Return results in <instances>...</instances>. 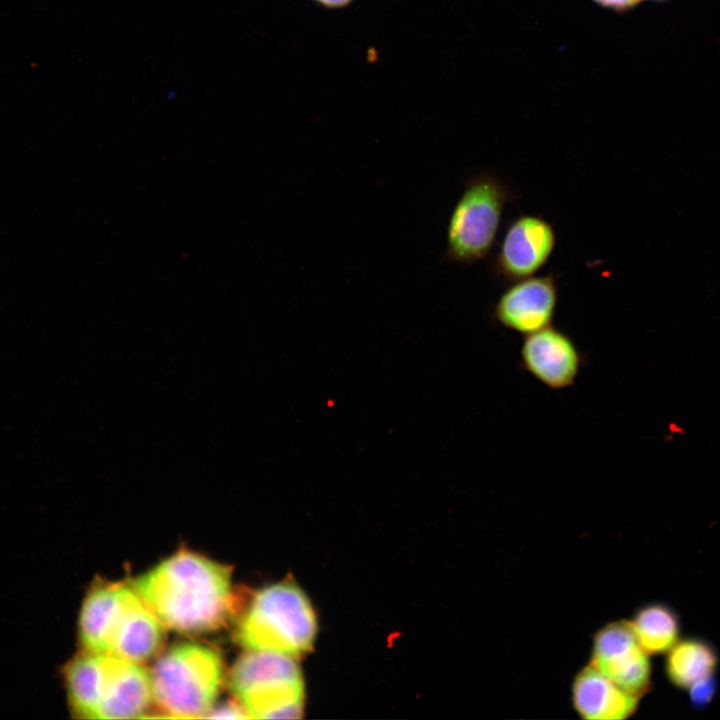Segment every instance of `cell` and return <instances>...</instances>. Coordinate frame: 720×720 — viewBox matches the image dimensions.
<instances>
[{
    "mask_svg": "<svg viewBox=\"0 0 720 720\" xmlns=\"http://www.w3.org/2000/svg\"><path fill=\"white\" fill-rule=\"evenodd\" d=\"M638 643L648 655L667 653L679 640L678 615L662 603L639 608L630 621Z\"/></svg>",
    "mask_w": 720,
    "mask_h": 720,
    "instance_id": "5bb4252c",
    "label": "cell"
},
{
    "mask_svg": "<svg viewBox=\"0 0 720 720\" xmlns=\"http://www.w3.org/2000/svg\"><path fill=\"white\" fill-rule=\"evenodd\" d=\"M598 4L615 10H626L637 5L641 0H594Z\"/></svg>",
    "mask_w": 720,
    "mask_h": 720,
    "instance_id": "e0dca14e",
    "label": "cell"
},
{
    "mask_svg": "<svg viewBox=\"0 0 720 720\" xmlns=\"http://www.w3.org/2000/svg\"><path fill=\"white\" fill-rule=\"evenodd\" d=\"M316 632L306 595L297 585L281 582L256 593L240 619L237 640L248 650L299 656L311 649Z\"/></svg>",
    "mask_w": 720,
    "mask_h": 720,
    "instance_id": "7a4b0ae2",
    "label": "cell"
},
{
    "mask_svg": "<svg viewBox=\"0 0 720 720\" xmlns=\"http://www.w3.org/2000/svg\"><path fill=\"white\" fill-rule=\"evenodd\" d=\"M510 192L499 177L487 172L467 180L448 221V260L472 264L488 255L494 245L505 204L511 199Z\"/></svg>",
    "mask_w": 720,
    "mask_h": 720,
    "instance_id": "5b68a950",
    "label": "cell"
},
{
    "mask_svg": "<svg viewBox=\"0 0 720 720\" xmlns=\"http://www.w3.org/2000/svg\"><path fill=\"white\" fill-rule=\"evenodd\" d=\"M130 585L164 627L181 633L219 629L236 608L231 568L185 548Z\"/></svg>",
    "mask_w": 720,
    "mask_h": 720,
    "instance_id": "6da1fadb",
    "label": "cell"
},
{
    "mask_svg": "<svg viewBox=\"0 0 720 720\" xmlns=\"http://www.w3.org/2000/svg\"><path fill=\"white\" fill-rule=\"evenodd\" d=\"M589 664L639 698L651 687L648 654L638 643L630 621L607 623L594 634Z\"/></svg>",
    "mask_w": 720,
    "mask_h": 720,
    "instance_id": "52a82bcc",
    "label": "cell"
},
{
    "mask_svg": "<svg viewBox=\"0 0 720 720\" xmlns=\"http://www.w3.org/2000/svg\"><path fill=\"white\" fill-rule=\"evenodd\" d=\"M717 654L706 641L698 638L678 640L667 652L665 672L677 688L688 690L692 685L713 676Z\"/></svg>",
    "mask_w": 720,
    "mask_h": 720,
    "instance_id": "4fadbf2b",
    "label": "cell"
},
{
    "mask_svg": "<svg viewBox=\"0 0 720 720\" xmlns=\"http://www.w3.org/2000/svg\"><path fill=\"white\" fill-rule=\"evenodd\" d=\"M716 689L715 679L713 676L698 681L688 690L692 703L696 706H704L712 699Z\"/></svg>",
    "mask_w": 720,
    "mask_h": 720,
    "instance_id": "9a60e30c",
    "label": "cell"
},
{
    "mask_svg": "<svg viewBox=\"0 0 720 720\" xmlns=\"http://www.w3.org/2000/svg\"><path fill=\"white\" fill-rule=\"evenodd\" d=\"M656 1H663V0H656Z\"/></svg>",
    "mask_w": 720,
    "mask_h": 720,
    "instance_id": "d6986e66",
    "label": "cell"
},
{
    "mask_svg": "<svg viewBox=\"0 0 720 720\" xmlns=\"http://www.w3.org/2000/svg\"><path fill=\"white\" fill-rule=\"evenodd\" d=\"M223 676L220 654L206 645L182 643L168 649L150 673L152 700L166 717H206Z\"/></svg>",
    "mask_w": 720,
    "mask_h": 720,
    "instance_id": "3957f363",
    "label": "cell"
},
{
    "mask_svg": "<svg viewBox=\"0 0 720 720\" xmlns=\"http://www.w3.org/2000/svg\"><path fill=\"white\" fill-rule=\"evenodd\" d=\"M229 680L249 718L295 719L302 716L303 678L291 656L248 650L235 662Z\"/></svg>",
    "mask_w": 720,
    "mask_h": 720,
    "instance_id": "277c9868",
    "label": "cell"
},
{
    "mask_svg": "<svg viewBox=\"0 0 720 720\" xmlns=\"http://www.w3.org/2000/svg\"><path fill=\"white\" fill-rule=\"evenodd\" d=\"M144 608L130 584L104 581L93 584L78 617L82 650L114 655L130 636Z\"/></svg>",
    "mask_w": 720,
    "mask_h": 720,
    "instance_id": "8992f818",
    "label": "cell"
},
{
    "mask_svg": "<svg viewBox=\"0 0 720 720\" xmlns=\"http://www.w3.org/2000/svg\"><path fill=\"white\" fill-rule=\"evenodd\" d=\"M525 336L520 351L522 368L551 389L571 386L583 364L572 338L552 325Z\"/></svg>",
    "mask_w": 720,
    "mask_h": 720,
    "instance_id": "30bf717a",
    "label": "cell"
},
{
    "mask_svg": "<svg viewBox=\"0 0 720 720\" xmlns=\"http://www.w3.org/2000/svg\"><path fill=\"white\" fill-rule=\"evenodd\" d=\"M207 718H230V719H242L249 718L248 713L238 701V703H224L220 706L213 707Z\"/></svg>",
    "mask_w": 720,
    "mask_h": 720,
    "instance_id": "2e32d148",
    "label": "cell"
},
{
    "mask_svg": "<svg viewBox=\"0 0 720 720\" xmlns=\"http://www.w3.org/2000/svg\"><path fill=\"white\" fill-rule=\"evenodd\" d=\"M152 700L150 674L138 663L110 656L97 719L142 717Z\"/></svg>",
    "mask_w": 720,
    "mask_h": 720,
    "instance_id": "8fae6325",
    "label": "cell"
},
{
    "mask_svg": "<svg viewBox=\"0 0 720 720\" xmlns=\"http://www.w3.org/2000/svg\"><path fill=\"white\" fill-rule=\"evenodd\" d=\"M558 302V287L553 275L520 279L498 298L493 317L503 327L528 335L548 327Z\"/></svg>",
    "mask_w": 720,
    "mask_h": 720,
    "instance_id": "9c48e42d",
    "label": "cell"
},
{
    "mask_svg": "<svg viewBox=\"0 0 720 720\" xmlns=\"http://www.w3.org/2000/svg\"><path fill=\"white\" fill-rule=\"evenodd\" d=\"M571 692L574 709L586 720L627 719L637 710L640 699L590 664L576 673Z\"/></svg>",
    "mask_w": 720,
    "mask_h": 720,
    "instance_id": "7c38bea8",
    "label": "cell"
},
{
    "mask_svg": "<svg viewBox=\"0 0 720 720\" xmlns=\"http://www.w3.org/2000/svg\"><path fill=\"white\" fill-rule=\"evenodd\" d=\"M316 4H318L321 7L327 8V9H340L347 7L350 5L354 0H312Z\"/></svg>",
    "mask_w": 720,
    "mask_h": 720,
    "instance_id": "ac0fdd59",
    "label": "cell"
},
{
    "mask_svg": "<svg viewBox=\"0 0 720 720\" xmlns=\"http://www.w3.org/2000/svg\"><path fill=\"white\" fill-rule=\"evenodd\" d=\"M555 245L551 223L536 215H520L505 231L493 270L499 279L509 283L533 276L546 265Z\"/></svg>",
    "mask_w": 720,
    "mask_h": 720,
    "instance_id": "ba28073f",
    "label": "cell"
}]
</instances>
